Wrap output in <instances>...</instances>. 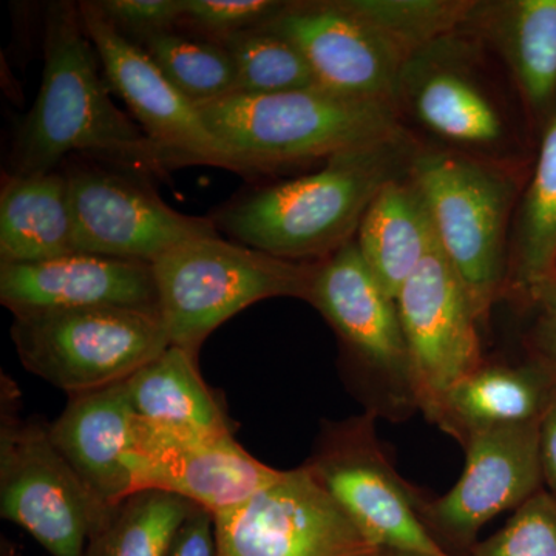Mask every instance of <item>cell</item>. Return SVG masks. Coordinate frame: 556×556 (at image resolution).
<instances>
[{"instance_id":"cell-10","label":"cell","mask_w":556,"mask_h":556,"mask_svg":"<svg viewBox=\"0 0 556 556\" xmlns=\"http://www.w3.org/2000/svg\"><path fill=\"white\" fill-rule=\"evenodd\" d=\"M75 252L152 265L192 237L214 236V219L164 203L148 175L83 159L65 167Z\"/></svg>"},{"instance_id":"cell-17","label":"cell","mask_w":556,"mask_h":556,"mask_svg":"<svg viewBox=\"0 0 556 556\" xmlns=\"http://www.w3.org/2000/svg\"><path fill=\"white\" fill-rule=\"evenodd\" d=\"M463 445L466 466L459 481L444 496L422 501L419 511L427 527L456 543L470 544L486 522L517 510L544 489L540 420L475 431Z\"/></svg>"},{"instance_id":"cell-12","label":"cell","mask_w":556,"mask_h":556,"mask_svg":"<svg viewBox=\"0 0 556 556\" xmlns=\"http://www.w3.org/2000/svg\"><path fill=\"white\" fill-rule=\"evenodd\" d=\"M306 302L331 325L354 367L386 391L393 407H416L396 299L372 276L356 240L316 262Z\"/></svg>"},{"instance_id":"cell-8","label":"cell","mask_w":556,"mask_h":556,"mask_svg":"<svg viewBox=\"0 0 556 556\" xmlns=\"http://www.w3.org/2000/svg\"><path fill=\"white\" fill-rule=\"evenodd\" d=\"M113 507L84 484L50 437V426L2 412L0 515L51 556H84Z\"/></svg>"},{"instance_id":"cell-36","label":"cell","mask_w":556,"mask_h":556,"mask_svg":"<svg viewBox=\"0 0 556 556\" xmlns=\"http://www.w3.org/2000/svg\"><path fill=\"white\" fill-rule=\"evenodd\" d=\"M382 556H424V555L405 554V552L383 551Z\"/></svg>"},{"instance_id":"cell-13","label":"cell","mask_w":556,"mask_h":556,"mask_svg":"<svg viewBox=\"0 0 556 556\" xmlns=\"http://www.w3.org/2000/svg\"><path fill=\"white\" fill-rule=\"evenodd\" d=\"M78 5L110 89L124 101L172 169L214 166L241 174L239 163L208 129L199 108L161 73L149 54L116 31L91 0Z\"/></svg>"},{"instance_id":"cell-20","label":"cell","mask_w":556,"mask_h":556,"mask_svg":"<svg viewBox=\"0 0 556 556\" xmlns=\"http://www.w3.org/2000/svg\"><path fill=\"white\" fill-rule=\"evenodd\" d=\"M470 22L517 87L543 130L556 109V0H477Z\"/></svg>"},{"instance_id":"cell-21","label":"cell","mask_w":556,"mask_h":556,"mask_svg":"<svg viewBox=\"0 0 556 556\" xmlns=\"http://www.w3.org/2000/svg\"><path fill=\"white\" fill-rule=\"evenodd\" d=\"M556 378L536 362L484 364L457 380L438 402L431 422L463 444L475 431L538 422L546 412Z\"/></svg>"},{"instance_id":"cell-6","label":"cell","mask_w":556,"mask_h":556,"mask_svg":"<svg viewBox=\"0 0 556 556\" xmlns=\"http://www.w3.org/2000/svg\"><path fill=\"white\" fill-rule=\"evenodd\" d=\"M316 262L274 257L239 241L192 237L152 263L159 309L170 345L199 357L215 329L274 298L306 300Z\"/></svg>"},{"instance_id":"cell-28","label":"cell","mask_w":556,"mask_h":556,"mask_svg":"<svg viewBox=\"0 0 556 556\" xmlns=\"http://www.w3.org/2000/svg\"><path fill=\"white\" fill-rule=\"evenodd\" d=\"M237 70V93H285L318 87L302 51L266 25L219 40Z\"/></svg>"},{"instance_id":"cell-35","label":"cell","mask_w":556,"mask_h":556,"mask_svg":"<svg viewBox=\"0 0 556 556\" xmlns=\"http://www.w3.org/2000/svg\"><path fill=\"white\" fill-rule=\"evenodd\" d=\"M540 463L543 486L556 500V386L540 420Z\"/></svg>"},{"instance_id":"cell-27","label":"cell","mask_w":556,"mask_h":556,"mask_svg":"<svg viewBox=\"0 0 556 556\" xmlns=\"http://www.w3.org/2000/svg\"><path fill=\"white\" fill-rule=\"evenodd\" d=\"M138 47L197 108L237 93L236 65L222 43L175 28Z\"/></svg>"},{"instance_id":"cell-34","label":"cell","mask_w":556,"mask_h":556,"mask_svg":"<svg viewBox=\"0 0 556 556\" xmlns=\"http://www.w3.org/2000/svg\"><path fill=\"white\" fill-rule=\"evenodd\" d=\"M169 556H217L214 515L195 507L179 530Z\"/></svg>"},{"instance_id":"cell-1","label":"cell","mask_w":556,"mask_h":556,"mask_svg":"<svg viewBox=\"0 0 556 556\" xmlns=\"http://www.w3.org/2000/svg\"><path fill=\"white\" fill-rule=\"evenodd\" d=\"M110 93L78 3H49L42 83L14 135L9 174H49L76 155L148 177H167L169 161Z\"/></svg>"},{"instance_id":"cell-26","label":"cell","mask_w":556,"mask_h":556,"mask_svg":"<svg viewBox=\"0 0 556 556\" xmlns=\"http://www.w3.org/2000/svg\"><path fill=\"white\" fill-rule=\"evenodd\" d=\"M195 507L163 490L134 493L112 508L84 556H169Z\"/></svg>"},{"instance_id":"cell-11","label":"cell","mask_w":556,"mask_h":556,"mask_svg":"<svg viewBox=\"0 0 556 556\" xmlns=\"http://www.w3.org/2000/svg\"><path fill=\"white\" fill-rule=\"evenodd\" d=\"M217 556H382L303 464L214 517Z\"/></svg>"},{"instance_id":"cell-24","label":"cell","mask_w":556,"mask_h":556,"mask_svg":"<svg viewBox=\"0 0 556 556\" xmlns=\"http://www.w3.org/2000/svg\"><path fill=\"white\" fill-rule=\"evenodd\" d=\"M75 252L64 170L16 177L0 190V265L46 262Z\"/></svg>"},{"instance_id":"cell-25","label":"cell","mask_w":556,"mask_h":556,"mask_svg":"<svg viewBox=\"0 0 556 556\" xmlns=\"http://www.w3.org/2000/svg\"><path fill=\"white\" fill-rule=\"evenodd\" d=\"M556 274V109L541 130L535 163L515 214L506 298L526 302Z\"/></svg>"},{"instance_id":"cell-32","label":"cell","mask_w":556,"mask_h":556,"mask_svg":"<svg viewBox=\"0 0 556 556\" xmlns=\"http://www.w3.org/2000/svg\"><path fill=\"white\" fill-rule=\"evenodd\" d=\"M116 31L141 46L153 36L178 28L182 0H94Z\"/></svg>"},{"instance_id":"cell-33","label":"cell","mask_w":556,"mask_h":556,"mask_svg":"<svg viewBox=\"0 0 556 556\" xmlns=\"http://www.w3.org/2000/svg\"><path fill=\"white\" fill-rule=\"evenodd\" d=\"M525 303L535 309L530 331L533 362L556 378V274L533 289Z\"/></svg>"},{"instance_id":"cell-23","label":"cell","mask_w":556,"mask_h":556,"mask_svg":"<svg viewBox=\"0 0 556 556\" xmlns=\"http://www.w3.org/2000/svg\"><path fill=\"white\" fill-rule=\"evenodd\" d=\"M354 240L380 287L396 299L417 266L438 247L426 200L409 174L380 190Z\"/></svg>"},{"instance_id":"cell-15","label":"cell","mask_w":556,"mask_h":556,"mask_svg":"<svg viewBox=\"0 0 556 556\" xmlns=\"http://www.w3.org/2000/svg\"><path fill=\"white\" fill-rule=\"evenodd\" d=\"M265 25L295 43L320 89L394 108L407 58L346 0L288 2Z\"/></svg>"},{"instance_id":"cell-9","label":"cell","mask_w":556,"mask_h":556,"mask_svg":"<svg viewBox=\"0 0 556 556\" xmlns=\"http://www.w3.org/2000/svg\"><path fill=\"white\" fill-rule=\"evenodd\" d=\"M378 412L328 424L306 466L354 526L382 551L452 556L434 540L422 517L419 496L380 448Z\"/></svg>"},{"instance_id":"cell-5","label":"cell","mask_w":556,"mask_h":556,"mask_svg":"<svg viewBox=\"0 0 556 556\" xmlns=\"http://www.w3.org/2000/svg\"><path fill=\"white\" fill-rule=\"evenodd\" d=\"M199 110L243 175L327 161L404 130L393 105L340 97L320 87L262 97L233 93Z\"/></svg>"},{"instance_id":"cell-31","label":"cell","mask_w":556,"mask_h":556,"mask_svg":"<svg viewBox=\"0 0 556 556\" xmlns=\"http://www.w3.org/2000/svg\"><path fill=\"white\" fill-rule=\"evenodd\" d=\"M287 3L277 0H182L178 28L219 42L236 33L268 24Z\"/></svg>"},{"instance_id":"cell-30","label":"cell","mask_w":556,"mask_h":556,"mask_svg":"<svg viewBox=\"0 0 556 556\" xmlns=\"http://www.w3.org/2000/svg\"><path fill=\"white\" fill-rule=\"evenodd\" d=\"M473 556H556V500L541 489L506 526L473 548Z\"/></svg>"},{"instance_id":"cell-4","label":"cell","mask_w":556,"mask_h":556,"mask_svg":"<svg viewBox=\"0 0 556 556\" xmlns=\"http://www.w3.org/2000/svg\"><path fill=\"white\" fill-rule=\"evenodd\" d=\"M529 172L422 146L409 167L439 248L463 281L479 321L506 298L511 230Z\"/></svg>"},{"instance_id":"cell-14","label":"cell","mask_w":556,"mask_h":556,"mask_svg":"<svg viewBox=\"0 0 556 556\" xmlns=\"http://www.w3.org/2000/svg\"><path fill=\"white\" fill-rule=\"evenodd\" d=\"M412 364L416 408L430 419L457 380L484 364L478 316L439 244L396 298Z\"/></svg>"},{"instance_id":"cell-18","label":"cell","mask_w":556,"mask_h":556,"mask_svg":"<svg viewBox=\"0 0 556 556\" xmlns=\"http://www.w3.org/2000/svg\"><path fill=\"white\" fill-rule=\"evenodd\" d=\"M0 302L14 316L101 306L160 313L150 263L87 252L25 265H0Z\"/></svg>"},{"instance_id":"cell-7","label":"cell","mask_w":556,"mask_h":556,"mask_svg":"<svg viewBox=\"0 0 556 556\" xmlns=\"http://www.w3.org/2000/svg\"><path fill=\"white\" fill-rule=\"evenodd\" d=\"M11 339L24 368L68 396L124 382L170 346L159 311L116 306L20 314Z\"/></svg>"},{"instance_id":"cell-3","label":"cell","mask_w":556,"mask_h":556,"mask_svg":"<svg viewBox=\"0 0 556 556\" xmlns=\"http://www.w3.org/2000/svg\"><path fill=\"white\" fill-rule=\"evenodd\" d=\"M419 142L405 130L343 150L311 174L252 190L214 219L233 241L274 257L314 263L354 240L388 182L409 174Z\"/></svg>"},{"instance_id":"cell-29","label":"cell","mask_w":556,"mask_h":556,"mask_svg":"<svg viewBox=\"0 0 556 556\" xmlns=\"http://www.w3.org/2000/svg\"><path fill=\"white\" fill-rule=\"evenodd\" d=\"M405 58L466 24L477 0H346Z\"/></svg>"},{"instance_id":"cell-16","label":"cell","mask_w":556,"mask_h":556,"mask_svg":"<svg viewBox=\"0 0 556 556\" xmlns=\"http://www.w3.org/2000/svg\"><path fill=\"white\" fill-rule=\"evenodd\" d=\"M134 493L163 490L217 515L247 503L283 471L251 455L233 434H179L137 417Z\"/></svg>"},{"instance_id":"cell-22","label":"cell","mask_w":556,"mask_h":556,"mask_svg":"<svg viewBox=\"0 0 556 556\" xmlns=\"http://www.w3.org/2000/svg\"><path fill=\"white\" fill-rule=\"evenodd\" d=\"M135 416L179 434H233L225 401L201 376L199 357L170 345L126 380Z\"/></svg>"},{"instance_id":"cell-2","label":"cell","mask_w":556,"mask_h":556,"mask_svg":"<svg viewBox=\"0 0 556 556\" xmlns=\"http://www.w3.org/2000/svg\"><path fill=\"white\" fill-rule=\"evenodd\" d=\"M394 109L402 129L422 148L504 169L532 167V121L507 68L470 17L405 61Z\"/></svg>"},{"instance_id":"cell-19","label":"cell","mask_w":556,"mask_h":556,"mask_svg":"<svg viewBox=\"0 0 556 556\" xmlns=\"http://www.w3.org/2000/svg\"><path fill=\"white\" fill-rule=\"evenodd\" d=\"M135 428L137 416L124 380L68 396L50 437L90 492L115 507L134 495Z\"/></svg>"}]
</instances>
